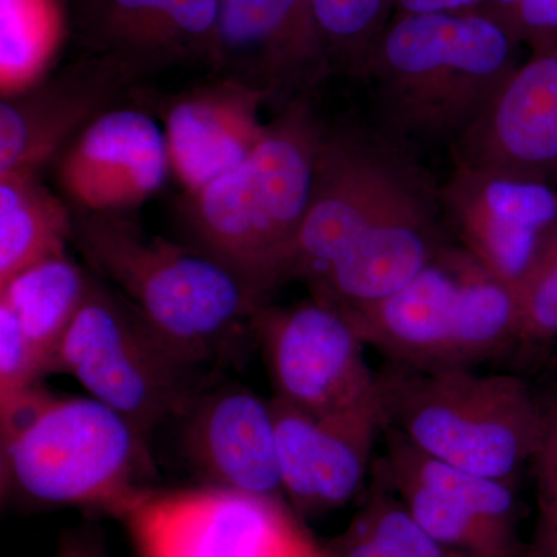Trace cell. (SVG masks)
<instances>
[{
	"label": "cell",
	"mask_w": 557,
	"mask_h": 557,
	"mask_svg": "<svg viewBox=\"0 0 557 557\" xmlns=\"http://www.w3.org/2000/svg\"><path fill=\"white\" fill-rule=\"evenodd\" d=\"M163 121L171 170L188 194L239 166L267 132L265 101L236 81L214 75L174 94L146 95Z\"/></svg>",
	"instance_id": "cell-20"
},
{
	"label": "cell",
	"mask_w": 557,
	"mask_h": 557,
	"mask_svg": "<svg viewBox=\"0 0 557 557\" xmlns=\"http://www.w3.org/2000/svg\"><path fill=\"white\" fill-rule=\"evenodd\" d=\"M116 519L137 557H329L284 500L225 487H145Z\"/></svg>",
	"instance_id": "cell-9"
},
{
	"label": "cell",
	"mask_w": 557,
	"mask_h": 557,
	"mask_svg": "<svg viewBox=\"0 0 557 557\" xmlns=\"http://www.w3.org/2000/svg\"><path fill=\"white\" fill-rule=\"evenodd\" d=\"M379 384L384 428L443 463L512 483L536 456L545 409L518 376L391 362Z\"/></svg>",
	"instance_id": "cell-6"
},
{
	"label": "cell",
	"mask_w": 557,
	"mask_h": 557,
	"mask_svg": "<svg viewBox=\"0 0 557 557\" xmlns=\"http://www.w3.org/2000/svg\"><path fill=\"white\" fill-rule=\"evenodd\" d=\"M335 72L359 78L392 21L395 0H311Z\"/></svg>",
	"instance_id": "cell-25"
},
{
	"label": "cell",
	"mask_w": 557,
	"mask_h": 557,
	"mask_svg": "<svg viewBox=\"0 0 557 557\" xmlns=\"http://www.w3.org/2000/svg\"><path fill=\"white\" fill-rule=\"evenodd\" d=\"M518 2L519 0H482L478 9L472 11H478L493 21L500 22Z\"/></svg>",
	"instance_id": "cell-32"
},
{
	"label": "cell",
	"mask_w": 557,
	"mask_h": 557,
	"mask_svg": "<svg viewBox=\"0 0 557 557\" xmlns=\"http://www.w3.org/2000/svg\"><path fill=\"white\" fill-rule=\"evenodd\" d=\"M376 467L413 519L442 544L474 557H528L512 483L443 463L392 429Z\"/></svg>",
	"instance_id": "cell-11"
},
{
	"label": "cell",
	"mask_w": 557,
	"mask_h": 557,
	"mask_svg": "<svg viewBox=\"0 0 557 557\" xmlns=\"http://www.w3.org/2000/svg\"><path fill=\"white\" fill-rule=\"evenodd\" d=\"M372 471V487L364 508L324 548L329 557H474L431 536L410 516L376 463Z\"/></svg>",
	"instance_id": "cell-23"
},
{
	"label": "cell",
	"mask_w": 557,
	"mask_h": 557,
	"mask_svg": "<svg viewBox=\"0 0 557 557\" xmlns=\"http://www.w3.org/2000/svg\"><path fill=\"white\" fill-rule=\"evenodd\" d=\"M285 497L317 518L348 504L364 485L373 446L384 429L381 399L317 416L271 398Z\"/></svg>",
	"instance_id": "cell-15"
},
{
	"label": "cell",
	"mask_w": 557,
	"mask_h": 557,
	"mask_svg": "<svg viewBox=\"0 0 557 557\" xmlns=\"http://www.w3.org/2000/svg\"><path fill=\"white\" fill-rule=\"evenodd\" d=\"M218 0H78L75 30L86 53L138 81L214 54Z\"/></svg>",
	"instance_id": "cell-18"
},
{
	"label": "cell",
	"mask_w": 557,
	"mask_h": 557,
	"mask_svg": "<svg viewBox=\"0 0 557 557\" xmlns=\"http://www.w3.org/2000/svg\"><path fill=\"white\" fill-rule=\"evenodd\" d=\"M528 557H557V533L547 536H534L528 545Z\"/></svg>",
	"instance_id": "cell-33"
},
{
	"label": "cell",
	"mask_w": 557,
	"mask_h": 557,
	"mask_svg": "<svg viewBox=\"0 0 557 557\" xmlns=\"http://www.w3.org/2000/svg\"><path fill=\"white\" fill-rule=\"evenodd\" d=\"M57 557H106V553L91 537L67 536L58 548Z\"/></svg>",
	"instance_id": "cell-31"
},
{
	"label": "cell",
	"mask_w": 557,
	"mask_h": 557,
	"mask_svg": "<svg viewBox=\"0 0 557 557\" xmlns=\"http://www.w3.org/2000/svg\"><path fill=\"white\" fill-rule=\"evenodd\" d=\"M152 474L148 440L95 398L40 386L0 406L2 496L119 518Z\"/></svg>",
	"instance_id": "cell-5"
},
{
	"label": "cell",
	"mask_w": 557,
	"mask_h": 557,
	"mask_svg": "<svg viewBox=\"0 0 557 557\" xmlns=\"http://www.w3.org/2000/svg\"><path fill=\"white\" fill-rule=\"evenodd\" d=\"M178 418L183 454L205 485L284 500L270 399L214 379Z\"/></svg>",
	"instance_id": "cell-16"
},
{
	"label": "cell",
	"mask_w": 557,
	"mask_h": 557,
	"mask_svg": "<svg viewBox=\"0 0 557 557\" xmlns=\"http://www.w3.org/2000/svg\"><path fill=\"white\" fill-rule=\"evenodd\" d=\"M143 438L178 418L214 380L189 368L156 335L129 300L94 273L87 298L51 359Z\"/></svg>",
	"instance_id": "cell-8"
},
{
	"label": "cell",
	"mask_w": 557,
	"mask_h": 557,
	"mask_svg": "<svg viewBox=\"0 0 557 557\" xmlns=\"http://www.w3.org/2000/svg\"><path fill=\"white\" fill-rule=\"evenodd\" d=\"M211 69L276 112L335 73L311 0H218Z\"/></svg>",
	"instance_id": "cell-12"
},
{
	"label": "cell",
	"mask_w": 557,
	"mask_h": 557,
	"mask_svg": "<svg viewBox=\"0 0 557 557\" xmlns=\"http://www.w3.org/2000/svg\"><path fill=\"white\" fill-rule=\"evenodd\" d=\"M324 129L311 98L289 102L239 166L188 194L193 245L225 263L263 304L293 281Z\"/></svg>",
	"instance_id": "cell-4"
},
{
	"label": "cell",
	"mask_w": 557,
	"mask_h": 557,
	"mask_svg": "<svg viewBox=\"0 0 557 557\" xmlns=\"http://www.w3.org/2000/svg\"><path fill=\"white\" fill-rule=\"evenodd\" d=\"M341 314L368 346L410 369L474 368L520 343L511 285L460 245H446L394 295Z\"/></svg>",
	"instance_id": "cell-7"
},
{
	"label": "cell",
	"mask_w": 557,
	"mask_h": 557,
	"mask_svg": "<svg viewBox=\"0 0 557 557\" xmlns=\"http://www.w3.org/2000/svg\"><path fill=\"white\" fill-rule=\"evenodd\" d=\"M50 373L49 359L28 339L16 317L0 306V406L40 386Z\"/></svg>",
	"instance_id": "cell-27"
},
{
	"label": "cell",
	"mask_w": 557,
	"mask_h": 557,
	"mask_svg": "<svg viewBox=\"0 0 557 557\" xmlns=\"http://www.w3.org/2000/svg\"><path fill=\"white\" fill-rule=\"evenodd\" d=\"M171 161L163 126L143 104L90 123L60 153L58 178L76 211L129 212L163 186Z\"/></svg>",
	"instance_id": "cell-17"
},
{
	"label": "cell",
	"mask_w": 557,
	"mask_h": 557,
	"mask_svg": "<svg viewBox=\"0 0 557 557\" xmlns=\"http://www.w3.org/2000/svg\"><path fill=\"white\" fill-rule=\"evenodd\" d=\"M519 46L478 11L397 14L359 76L376 126L412 149L453 148L519 69Z\"/></svg>",
	"instance_id": "cell-2"
},
{
	"label": "cell",
	"mask_w": 557,
	"mask_h": 557,
	"mask_svg": "<svg viewBox=\"0 0 557 557\" xmlns=\"http://www.w3.org/2000/svg\"><path fill=\"white\" fill-rule=\"evenodd\" d=\"M482 0H395L398 14L460 13L478 9Z\"/></svg>",
	"instance_id": "cell-30"
},
{
	"label": "cell",
	"mask_w": 557,
	"mask_h": 557,
	"mask_svg": "<svg viewBox=\"0 0 557 557\" xmlns=\"http://www.w3.org/2000/svg\"><path fill=\"white\" fill-rule=\"evenodd\" d=\"M497 24L519 44L541 49L557 38V0H519Z\"/></svg>",
	"instance_id": "cell-29"
},
{
	"label": "cell",
	"mask_w": 557,
	"mask_h": 557,
	"mask_svg": "<svg viewBox=\"0 0 557 557\" xmlns=\"http://www.w3.org/2000/svg\"><path fill=\"white\" fill-rule=\"evenodd\" d=\"M456 166L534 182L557 178V38L534 50L453 146Z\"/></svg>",
	"instance_id": "cell-19"
},
{
	"label": "cell",
	"mask_w": 557,
	"mask_h": 557,
	"mask_svg": "<svg viewBox=\"0 0 557 557\" xmlns=\"http://www.w3.org/2000/svg\"><path fill=\"white\" fill-rule=\"evenodd\" d=\"M94 273L64 255L53 256L0 282V306L16 317L50 362L89 293Z\"/></svg>",
	"instance_id": "cell-22"
},
{
	"label": "cell",
	"mask_w": 557,
	"mask_h": 557,
	"mask_svg": "<svg viewBox=\"0 0 557 557\" xmlns=\"http://www.w3.org/2000/svg\"><path fill=\"white\" fill-rule=\"evenodd\" d=\"M72 236V209L40 182L38 172L0 174V282L64 255Z\"/></svg>",
	"instance_id": "cell-21"
},
{
	"label": "cell",
	"mask_w": 557,
	"mask_h": 557,
	"mask_svg": "<svg viewBox=\"0 0 557 557\" xmlns=\"http://www.w3.org/2000/svg\"><path fill=\"white\" fill-rule=\"evenodd\" d=\"M511 288L518 304L520 343L541 344L556 339L557 228Z\"/></svg>",
	"instance_id": "cell-26"
},
{
	"label": "cell",
	"mask_w": 557,
	"mask_h": 557,
	"mask_svg": "<svg viewBox=\"0 0 557 557\" xmlns=\"http://www.w3.org/2000/svg\"><path fill=\"white\" fill-rule=\"evenodd\" d=\"M58 36L57 0H0L2 95L24 89L40 78Z\"/></svg>",
	"instance_id": "cell-24"
},
{
	"label": "cell",
	"mask_w": 557,
	"mask_h": 557,
	"mask_svg": "<svg viewBox=\"0 0 557 557\" xmlns=\"http://www.w3.org/2000/svg\"><path fill=\"white\" fill-rule=\"evenodd\" d=\"M544 409V429L533 458L539 505L534 536L557 533V395Z\"/></svg>",
	"instance_id": "cell-28"
},
{
	"label": "cell",
	"mask_w": 557,
	"mask_h": 557,
	"mask_svg": "<svg viewBox=\"0 0 557 557\" xmlns=\"http://www.w3.org/2000/svg\"><path fill=\"white\" fill-rule=\"evenodd\" d=\"M262 351L274 398L293 408L329 416L379 398L368 344L338 310L311 298L288 307L263 304L249 321Z\"/></svg>",
	"instance_id": "cell-10"
},
{
	"label": "cell",
	"mask_w": 557,
	"mask_h": 557,
	"mask_svg": "<svg viewBox=\"0 0 557 557\" xmlns=\"http://www.w3.org/2000/svg\"><path fill=\"white\" fill-rule=\"evenodd\" d=\"M73 211V244L189 368L207 373L251 338L262 300L196 245L153 236L129 212Z\"/></svg>",
	"instance_id": "cell-3"
},
{
	"label": "cell",
	"mask_w": 557,
	"mask_h": 557,
	"mask_svg": "<svg viewBox=\"0 0 557 557\" xmlns=\"http://www.w3.org/2000/svg\"><path fill=\"white\" fill-rule=\"evenodd\" d=\"M440 196L460 247L511 287L557 228V193L549 183L454 164Z\"/></svg>",
	"instance_id": "cell-14"
},
{
	"label": "cell",
	"mask_w": 557,
	"mask_h": 557,
	"mask_svg": "<svg viewBox=\"0 0 557 557\" xmlns=\"http://www.w3.org/2000/svg\"><path fill=\"white\" fill-rule=\"evenodd\" d=\"M139 81L116 62L86 53L0 101V174L39 172L109 110L141 104Z\"/></svg>",
	"instance_id": "cell-13"
},
{
	"label": "cell",
	"mask_w": 557,
	"mask_h": 557,
	"mask_svg": "<svg viewBox=\"0 0 557 557\" xmlns=\"http://www.w3.org/2000/svg\"><path fill=\"white\" fill-rule=\"evenodd\" d=\"M440 189L376 124H325L293 281L339 313L394 295L449 245Z\"/></svg>",
	"instance_id": "cell-1"
}]
</instances>
